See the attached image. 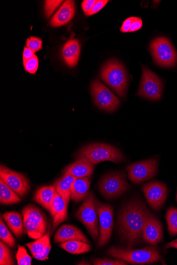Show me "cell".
Listing matches in <instances>:
<instances>
[{
	"label": "cell",
	"mask_w": 177,
	"mask_h": 265,
	"mask_svg": "<svg viewBox=\"0 0 177 265\" xmlns=\"http://www.w3.org/2000/svg\"><path fill=\"white\" fill-rule=\"evenodd\" d=\"M96 1L95 0H84L81 4V7L85 15L90 12Z\"/></svg>",
	"instance_id": "cell-37"
},
{
	"label": "cell",
	"mask_w": 177,
	"mask_h": 265,
	"mask_svg": "<svg viewBox=\"0 0 177 265\" xmlns=\"http://www.w3.org/2000/svg\"><path fill=\"white\" fill-rule=\"evenodd\" d=\"M56 192L55 185L45 186L40 187L36 191L33 199L35 202L42 205L49 212Z\"/></svg>",
	"instance_id": "cell-21"
},
{
	"label": "cell",
	"mask_w": 177,
	"mask_h": 265,
	"mask_svg": "<svg viewBox=\"0 0 177 265\" xmlns=\"http://www.w3.org/2000/svg\"><path fill=\"white\" fill-rule=\"evenodd\" d=\"M108 254L116 259L135 264L152 263L162 260V256L156 247H147L145 249L132 250L112 247Z\"/></svg>",
	"instance_id": "cell-2"
},
{
	"label": "cell",
	"mask_w": 177,
	"mask_h": 265,
	"mask_svg": "<svg viewBox=\"0 0 177 265\" xmlns=\"http://www.w3.org/2000/svg\"><path fill=\"white\" fill-rule=\"evenodd\" d=\"M2 240L0 241V264L13 265L15 261L10 249Z\"/></svg>",
	"instance_id": "cell-29"
},
{
	"label": "cell",
	"mask_w": 177,
	"mask_h": 265,
	"mask_svg": "<svg viewBox=\"0 0 177 265\" xmlns=\"http://www.w3.org/2000/svg\"><path fill=\"white\" fill-rule=\"evenodd\" d=\"M99 188L104 197L112 199L127 192L130 186L126 180V174L117 172L106 174L100 181Z\"/></svg>",
	"instance_id": "cell-7"
},
{
	"label": "cell",
	"mask_w": 177,
	"mask_h": 265,
	"mask_svg": "<svg viewBox=\"0 0 177 265\" xmlns=\"http://www.w3.org/2000/svg\"><path fill=\"white\" fill-rule=\"evenodd\" d=\"M91 90L95 104L101 109L112 112L118 108L119 99L99 80L92 82Z\"/></svg>",
	"instance_id": "cell-11"
},
{
	"label": "cell",
	"mask_w": 177,
	"mask_h": 265,
	"mask_svg": "<svg viewBox=\"0 0 177 265\" xmlns=\"http://www.w3.org/2000/svg\"><path fill=\"white\" fill-rule=\"evenodd\" d=\"M63 1H47L45 2V16L49 18L50 16L52 14L53 12L60 6L62 3Z\"/></svg>",
	"instance_id": "cell-33"
},
{
	"label": "cell",
	"mask_w": 177,
	"mask_h": 265,
	"mask_svg": "<svg viewBox=\"0 0 177 265\" xmlns=\"http://www.w3.org/2000/svg\"><path fill=\"white\" fill-rule=\"evenodd\" d=\"M176 201H177V194H176Z\"/></svg>",
	"instance_id": "cell-44"
},
{
	"label": "cell",
	"mask_w": 177,
	"mask_h": 265,
	"mask_svg": "<svg viewBox=\"0 0 177 265\" xmlns=\"http://www.w3.org/2000/svg\"><path fill=\"white\" fill-rule=\"evenodd\" d=\"M15 257L19 265L31 264L32 258L24 246L19 245V249H17Z\"/></svg>",
	"instance_id": "cell-31"
},
{
	"label": "cell",
	"mask_w": 177,
	"mask_h": 265,
	"mask_svg": "<svg viewBox=\"0 0 177 265\" xmlns=\"http://www.w3.org/2000/svg\"><path fill=\"white\" fill-rule=\"evenodd\" d=\"M0 239L12 248H15V240L9 232L2 217L0 219Z\"/></svg>",
	"instance_id": "cell-30"
},
{
	"label": "cell",
	"mask_w": 177,
	"mask_h": 265,
	"mask_svg": "<svg viewBox=\"0 0 177 265\" xmlns=\"http://www.w3.org/2000/svg\"><path fill=\"white\" fill-rule=\"evenodd\" d=\"M26 46L34 52L42 48V41L38 37H30L26 41Z\"/></svg>",
	"instance_id": "cell-32"
},
{
	"label": "cell",
	"mask_w": 177,
	"mask_h": 265,
	"mask_svg": "<svg viewBox=\"0 0 177 265\" xmlns=\"http://www.w3.org/2000/svg\"><path fill=\"white\" fill-rule=\"evenodd\" d=\"M166 220L168 230L170 235L174 236L177 234V209L169 207L166 213Z\"/></svg>",
	"instance_id": "cell-28"
},
{
	"label": "cell",
	"mask_w": 177,
	"mask_h": 265,
	"mask_svg": "<svg viewBox=\"0 0 177 265\" xmlns=\"http://www.w3.org/2000/svg\"><path fill=\"white\" fill-rule=\"evenodd\" d=\"M21 200L20 196L3 180L0 179V202L11 205L19 203Z\"/></svg>",
	"instance_id": "cell-26"
},
{
	"label": "cell",
	"mask_w": 177,
	"mask_h": 265,
	"mask_svg": "<svg viewBox=\"0 0 177 265\" xmlns=\"http://www.w3.org/2000/svg\"><path fill=\"white\" fill-rule=\"evenodd\" d=\"M149 213L146 205L138 199L131 200L121 210L117 221L119 234L128 249H132L140 241Z\"/></svg>",
	"instance_id": "cell-1"
},
{
	"label": "cell",
	"mask_w": 177,
	"mask_h": 265,
	"mask_svg": "<svg viewBox=\"0 0 177 265\" xmlns=\"http://www.w3.org/2000/svg\"><path fill=\"white\" fill-rule=\"evenodd\" d=\"M35 56L34 52L27 47H25L23 53V64L26 63Z\"/></svg>",
	"instance_id": "cell-40"
},
{
	"label": "cell",
	"mask_w": 177,
	"mask_h": 265,
	"mask_svg": "<svg viewBox=\"0 0 177 265\" xmlns=\"http://www.w3.org/2000/svg\"><path fill=\"white\" fill-rule=\"evenodd\" d=\"M98 216L96 198L92 192H88L75 216L85 226L95 242L98 240L99 235Z\"/></svg>",
	"instance_id": "cell-5"
},
{
	"label": "cell",
	"mask_w": 177,
	"mask_h": 265,
	"mask_svg": "<svg viewBox=\"0 0 177 265\" xmlns=\"http://www.w3.org/2000/svg\"><path fill=\"white\" fill-rule=\"evenodd\" d=\"M150 49L157 64L163 67L174 66L177 62V54L170 42L164 37H157L151 43Z\"/></svg>",
	"instance_id": "cell-8"
},
{
	"label": "cell",
	"mask_w": 177,
	"mask_h": 265,
	"mask_svg": "<svg viewBox=\"0 0 177 265\" xmlns=\"http://www.w3.org/2000/svg\"><path fill=\"white\" fill-rule=\"evenodd\" d=\"M3 218L14 236L21 238L24 233V225L20 214L15 211L7 212Z\"/></svg>",
	"instance_id": "cell-23"
},
{
	"label": "cell",
	"mask_w": 177,
	"mask_h": 265,
	"mask_svg": "<svg viewBox=\"0 0 177 265\" xmlns=\"http://www.w3.org/2000/svg\"><path fill=\"white\" fill-rule=\"evenodd\" d=\"M166 248L169 249V248H173L177 249V240H175L174 241H172L169 243H168L166 245Z\"/></svg>",
	"instance_id": "cell-42"
},
{
	"label": "cell",
	"mask_w": 177,
	"mask_h": 265,
	"mask_svg": "<svg viewBox=\"0 0 177 265\" xmlns=\"http://www.w3.org/2000/svg\"><path fill=\"white\" fill-rule=\"evenodd\" d=\"M91 264L90 263H88V262H84V261H82V262H79L78 264Z\"/></svg>",
	"instance_id": "cell-43"
},
{
	"label": "cell",
	"mask_w": 177,
	"mask_h": 265,
	"mask_svg": "<svg viewBox=\"0 0 177 265\" xmlns=\"http://www.w3.org/2000/svg\"><path fill=\"white\" fill-rule=\"evenodd\" d=\"M143 26V21L140 17H133L130 32H134L139 30Z\"/></svg>",
	"instance_id": "cell-38"
},
{
	"label": "cell",
	"mask_w": 177,
	"mask_h": 265,
	"mask_svg": "<svg viewBox=\"0 0 177 265\" xmlns=\"http://www.w3.org/2000/svg\"><path fill=\"white\" fill-rule=\"evenodd\" d=\"M67 206L68 204L57 192L49 211L52 219V231L67 220Z\"/></svg>",
	"instance_id": "cell-18"
},
{
	"label": "cell",
	"mask_w": 177,
	"mask_h": 265,
	"mask_svg": "<svg viewBox=\"0 0 177 265\" xmlns=\"http://www.w3.org/2000/svg\"><path fill=\"white\" fill-rule=\"evenodd\" d=\"M75 11V2L67 0L52 16L49 23L50 26L52 27H59L67 24L73 19Z\"/></svg>",
	"instance_id": "cell-19"
},
{
	"label": "cell",
	"mask_w": 177,
	"mask_h": 265,
	"mask_svg": "<svg viewBox=\"0 0 177 265\" xmlns=\"http://www.w3.org/2000/svg\"><path fill=\"white\" fill-rule=\"evenodd\" d=\"M127 168L129 179L138 184L154 178L157 172V163L155 159H150L129 165Z\"/></svg>",
	"instance_id": "cell-12"
},
{
	"label": "cell",
	"mask_w": 177,
	"mask_h": 265,
	"mask_svg": "<svg viewBox=\"0 0 177 265\" xmlns=\"http://www.w3.org/2000/svg\"><path fill=\"white\" fill-rule=\"evenodd\" d=\"M91 183L90 177L77 178L70 190V199L76 203L80 202L84 200L88 193Z\"/></svg>",
	"instance_id": "cell-22"
},
{
	"label": "cell",
	"mask_w": 177,
	"mask_h": 265,
	"mask_svg": "<svg viewBox=\"0 0 177 265\" xmlns=\"http://www.w3.org/2000/svg\"><path fill=\"white\" fill-rule=\"evenodd\" d=\"M51 248V246L50 243L46 246L45 250L43 252L42 254L38 255H35L33 256V257L40 260H45L48 258V256L50 251Z\"/></svg>",
	"instance_id": "cell-39"
},
{
	"label": "cell",
	"mask_w": 177,
	"mask_h": 265,
	"mask_svg": "<svg viewBox=\"0 0 177 265\" xmlns=\"http://www.w3.org/2000/svg\"><path fill=\"white\" fill-rule=\"evenodd\" d=\"M96 204L99 220L98 246L102 247L110 240L114 225V212L109 204L100 202L96 199Z\"/></svg>",
	"instance_id": "cell-10"
},
{
	"label": "cell",
	"mask_w": 177,
	"mask_h": 265,
	"mask_svg": "<svg viewBox=\"0 0 177 265\" xmlns=\"http://www.w3.org/2000/svg\"><path fill=\"white\" fill-rule=\"evenodd\" d=\"M0 179L3 180L20 197H24L29 192L30 183L25 176L2 165Z\"/></svg>",
	"instance_id": "cell-13"
},
{
	"label": "cell",
	"mask_w": 177,
	"mask_h": 265,
	"mask_svg": "<svg viewBox=\"0 0 177 265\" xmlns=\"http://www.w3.org/2000/svg\"><path fill=\"white\" fill-rule=\"evenodd\" d=\"M76 179L74 176L64 175L55 184L57 192L67 204H68L70 198L72 185Z\"/></svg>",
	"instance_id": "cell-24"
},
{
	"label": "cell",
	"mask_w": 177,
	"mask_h": 265,
	"mask_svg": "<svg viewBox=\"0 0 177 265\" xmlns=\"http://www.w3.org/2000/svg\"><path fill=\"white\" fill-rule=\"evenodd\" d=\"M175 240H177V239H175Z\"/></svg>",
	"instance_id": "cell-45"
},
{
	"label": "cell",
	"mask_w": 177,
	"mask_h": 265,
	"mask_svg": "<svg viewBox=\"0 0 177 265\" xmlns=\"http://www.w3.org/2000/svg\"><path fill=\"white\" fill-rule=\"evenodd\" d=\"M61 249L72 254H81L92 251L90 243L79 240H70L62 242L60 244Z\"/></svg>",
	"instance_id": "cell-25"
},
{
	"label": "cell",
	"mask_w": 177,
	"mask_h": 265,
	"mask_svg": "<svg viewBox=\"0 0 177 265\" xmlns=\"http://www.w3.org/2000/svg\"><path fill=\"white\" fill-rule=\"evenodd\" d=\"M101 79L120 97H125L128 77L126 69L117 61L112 60L106 63L101 69Z\"/></svg>",
	"instance_id": "cell-4"
},
{
	"label": "cell",
	"mask_w": 177,
	"mask_h": 265,
	"mask_svg": "<svg viewBox=\"0 0 177 265\" xmlns=\"http://www.w3.org/2000/svg\"><path fill=\"white\" fill-rule=\"evenodd\" d=\"M93 262L95 265H126L127 264L125 261L117 259L115 260L108 259H98L96 258L93 259Z\"/></svg>",
	"instance_id": "cell-35"
},
{
	"label": "cell",
	"mask_w": 177,
	"mask_h": 265,
	"mask_svg": "<svg viewBox=\"0 0 177 265\" xmlns=\"http://www.w3.org/2000/svg\"><path fill=\"white\" fill-rule=\"evenodd\" d=\"M24 66L26 71L28 73L31 74L36 73L39 67V59L38 57L35 55L28 61Z\"/></svg>",
	"instance_id": "cell-34"
},
{
	"label": "cell",
	"mask_w": 177,
	"mask_h": 265,
	"mask_svg": "<svg viewBox=\"0 0 177 265\" xmlns=\"http://www.w3.org/2000/svg\"><path fill=\"white\" fill-rule=\"evenodd\" d=\"M80 54V45L78 40H70L64 45L62 55L68 66L74 67L77 65Z\"/></svg>",
	"instance_id": "cell-20"
},
{
	"label": "cell",
	"mask_w": 177,
	"mask_h": 265,
	"mask_svg": "<svg viewBox=\"0 0 177 265\" xmlns=\"http://www.w3.org/2000/svg\"><path fill=\"white\" fill-rule=\"evenodd\" d=\"M77 157L84 158L95 165L104 161L118 163L125 160V156L117 148L110 145L96 143L81 148Z\"/></svg>",
	"instance_id": "cell-3"
},
{
	"label": "cell",
	"mask_w": 177,
	"mask_h": 265,
	"mask_svg": "<svg viewBox=\"0 0 177 265\" xmlns=\"http://www.w3.org/2000/svg\"><path fill=\"white\" fill-rule=\"evenodd\" d=\"M109 2L108 0H98L95 4L93 9L86 16L94 15L101 10Z\"/></svg>",
	"instance_id": "cell-36"
},
{
	"label": "cell",
	"mask_w": 177,
	"mask_h": 265,
	"mask_svg": "<svg viewBox=\"0 0 177 265\" xmlns=\"http://www.w3.org/2000/svg\"><path fill=\"white\" fill-rule=\"evenodd\" d=\"M49 233H46L37 241L28 243L26 244L28 247L33 256L42 254L46 246L50 243Z\"/></svg>",
	"instance_id": "cell-27"
},
{
	"label": "cell",
	"mask_w": 177,
	"mask_h": 265,
	"mask_svg": "<svg viewBox=\"0 0 177 265\" xmlns=\"http://www.w3.org/2000/svg\"><path fill=\"white\" fill-rule=\"evenodd\" d=\"M22 214L24 228L29 238L37 240L46 234L48 222L39 207L28 205L23 209Z\"/></svg>",
	"instance_id": "cell-6"
},
{
	"label": "cell",
	"mask_w": 177,
	"mask_h": 265,
	"mask_svg": "<svg viewBox=\"0 0 177 265\" xmlns=\"http://www.w3.org/2000/svg\"><path fill=\"white\" fill-rule=\"evenodd\" d=\"M143 236L148 243L154 245L163 239V225L153 215L148 214L143 228Z\"/></svg>",
	"instance_id": "cell-15"
},
{
	"label": "cell",
	"mask_w": 177,
	"mask_h": 265,
	"mask_svg": "<svg viewBox=\"0 0 177 265\" xmlns=\"http://www.w3.org/2000/svg\"><path fill=\"white\" fill-rule=\"evenodd\" d=\"M148 203L154 210L161 209L167 197V187L165 184L153 182L141 186Z\"/></svg>",
	"instance_id": "cell-14"
},
{
	"label": "cell",
	"mask_w": 177,
	"mask_h": 265,
	"mask_svg": "<svg viewBox=\"0 0 177 265\" xmlns=\"http://www.w3.org/2000/svg\"><path fill=\"white\" fill-rule=\"evenodd\" d=\"M70 240H79L91 243L78 228L69 224L63 225L56 233L54 241L55 243H62Z\"/></svg>",
	"instance_id": "cell-17"
},
{
	"label": "cell",
	"mask_w": 177,
	"mask_h": 265,
	"mask_svg": "<svg viewBox=\"0 0 177 265\" xmlns=\"http://www.w3.org/2000/svg\"><path fill=\"white\" fill-rule=\"evenodd\" d=\"M133 21V17H129L128 19L126 20L123 22L120 31L122 32H130L131 26Z\"/></svg>",
	"instance_id": "cell-41"
},
{
	"label": "cell",
	"mask_w": 177,
	"mask_h": 265,
	"mask_svg": "<svg viewBox=\"0 0 177 265\" xmlns=\"http://www.w3.org/2000/svg\"><path fill=\"white\" fill-rule=\"evenodd\" d=\"M95 165L84 158H78L74 163L68 165L62 171L64 175H72L76 178L90 177L94 171Z\"/></svg>",
	"instance_id": "cell-16"
},
{
	"label": "cell",
	"mask_w": 177,
	"mask_h": 265,
	"mask_svg": "<svg viewBox=\"0 0 177 265\" xmlns=\"http://www.w3.org/2000/svg\"><path fill=\"white\" fill-rule=\"evenodd\" d=\"M163 81L149 68L143 67V75L137 95L151 100L161 99L163 91Z\"/></svg>",
	"instance_id": "cell-9"
}]
</instances>
